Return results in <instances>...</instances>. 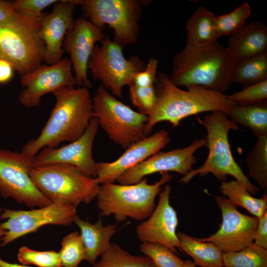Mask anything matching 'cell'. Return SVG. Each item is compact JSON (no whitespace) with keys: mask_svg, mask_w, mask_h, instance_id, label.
Segmentation results:
<instances>
[{"mask_svg":"<svg viewBox=\"0 0 267 267\" xmlns=\"http://www.w3.org/2000/svg\"><path fill=\"white\" fill-rule=\"evenodd\" d=\"M55 104L40 135L29 140L21 150L34 157L44 147H57L72 142L86 131L93 117L92 98L85 87H65L52 93Z\"/></svg>","mask_w":267,"mask_h":267,"instance_id":"obj_1","label":"cell"},{"mask_svg":"<svg viewBox=\"0 0 267 267\" xmlns=\"http://www.w3.org/2000/svg\"><path fill=\"white\" fill-rule=\"evenodd\" d=\"M154 87L157 100L152 112L148 116L146 136L159 122H169L173 127H176L181 120L191 115L216 111L227 114L237 105L223 93L195 86L182 89L164 73L157 76Z\"/></svg>","mask_w":267,"mask_h":267,"instance_id":"obj_2","label":"cell"},{"mask_svg":"<svg viewBox=\"0 0 267 267\" xmlns=\"http://www.w3.org/2000/svg\"><path fill=\"white\" fill-rule=\"evenodd\" d=\"M236 62L228 48L218 42L201 47L185 45L174 58L170 78L178 87L195 86L223 93L233 83Z\"/></svg>","mask_w":267,"mask_h":267,"instance_id":"obj_3","label":"cell"},{"mask_svg":"<svg viewBox=\"0 0 267 267\" xmlns=\"http://www.w3.org/2000/svg\"><path fill=\"white\" fill-rule=\"evenodd\" d=\"M201 124L207 132L206 140L208 155L204 164L196 169H192L179 181L188 182L196 175L213 174L219 180H227V176L234 177L251 194L256 195L260 189L254 185L235 161L228 140L230 130H237L239 126L228 117L225 113L216 111L204 116Z\"/></svg>","mask_w":267,"mask_h":267,"instance_id":"obj_4","label":"cell"},{"mask_svg":"<svg viewBox=\"0 0 267 267\" xmlns=\"http://www.w3.org/2000/svg\"><path fill=\"white\" fill-rule=\"evenodd\" d=\"M161 174L160 179L153 184H149L144 178L132 184L100 185L96 198L100 216L113 215L119 222L128 218L138 221L147 219L156 207L155 199L162 189V185L173 177L168 172Z\"/></svg>","mask_w":267,"mask_h":267,"instance_id":"obj_5","label":"cell"},{"mask_svg":"<svg viewBox=\"0 0 267 267\" xmlns=\"http://www.w3.org/2000/svg\"><path fill=\"white\" fill-rule=\"evenodd\" d=\"M30 177L37 189L52 203L77 207L96 198L100 185L77 167L54 164L33 167Z\"/></svg>","mask_w":267,"mask_h":267,"instance_id":"obj_6","label":"cell"},{"mask_svg":"<svg viewBox=\"0 0 267 267\" xmlns=\"http://www.w3.org/2000/svg\"><path fill=\"white\" fill-rule=\"evenodd\" d=\"M44 15L25 14L14 22L0 24V57L10 62L20 77L44 61L45 46L40 34Z\"/></svg>","mask_w":267,"mask_h":267,"instance_id":"obj_7","label":"cell"},{"mask_svg":"<svg viewBox=\"0 0 267 267\" xmlns=\"http://www.w3.org/2000/svg\"><path fill=\"white\" fill-rule=\"evenodd\" d=\"M93 117L115 143L126 149L146 137L148 116L133 110L99 86L92 97Z\"/></svg>","mask_w":267,"mask_h":267,"instance_id":"obj_8","label":"cell"},{"mask_svg":"<svg viewBox=\"0 0 267 267\" xmlns=\"http://www.w3.org/2000/svg\"><path fill=\"white\" fill-rule=\"evenodd\" d=\"M81 6L85 16L102 29L107 25L113 30V41L122 46L134 44L139 34L141 7L135 0H72Z\"/></svg>","mask_w":267,"mask_h":267,"instance_id":"obj_9","label":"cell"},{"mask_svg":"<svg viewBox=\"0 0 267 267\" xmlns=\"http://www.w3.org/2000/svg\"><path fill=\"white\" fill-rule=\"evenodd\" d=\"M144 67L137 56L126 59L123 46L107 37L95 45L88 64L93 79L101 81L119 98L122 96L123 88L132 85L135 75Z\"/></svg>","mask_w":267,"mask_h":267,"instance_id":"obj_10","label":"cell"},{"mask_svg":"<svg viewBox=\"0 0 267 267\" xmlns=\"http://www.w3.org/2000/svg\"><path fill=\"white\" fill-rule=\"evenodd\" d=\"M33 157L0 147V193L29 207H43L52 202L35 186L30 172Z\"/></svg>","mask_w":267,"mask_h":267,"instance_id":"obj_11","label":"cell"},{"mask_svg":"<svg viewBox=\"0 0 267 267\" xmlns=\"http://www.w3.org/2000/svg\"><path fill=\"white\" fill-rule=\"evenodd\" d=\"M76 208L71 205L51 203L31 210L4 209L0 216L1 219L6 220L0 224V227L5 231L1 237L0 245L5 246L44 225H70L77 215Z\"/></svg>","mask_w":267,"mask_h":267,"instance_id":"obj_12","label":"cell"},{"mask_svg":"<svg viewBox=\"0 0 267 267\" xmlns=\"http://www.w3.org/2000/svg\"><path fill=\"white\" fill-rule=\"evenodd\" d=\"M215 199L222 212L220 228L209 237L196 239L214 243L222 253L239 251L252 244L259 219L241 213L224 196H217Z\"/></svg>","mask_w":267,"mask_h":267,"instance_id":"obj_13","label":"cell"},{"mask_svg":"<svg viewBox=\"0 0 267 267\" xmlns=\"http://www.w3.org/2000/svg\"><path fill=\"white\" fill-rule=\"evenodd\" d=\"M24 89L18 100L24 106L33 108L39 105L45 94L65 87H77L71 61L62 58L52 65L41 64L29 73L20 77Z\"/></svg>","mask_w":267,"mask_h":267,"instance_id":"obj_14","label":"cell"},{"mask_svg":"<svg viewBox=\"0 0 267 267\" xmlns=\"http://www.w3.org/2000/svg\"><path fill=\"white\" fill-rule=\"evenodd\" d=\"M97 119L92 117L83 134L76 140L60 147L42 149L33 159V167L54 164L70 165L87 176L96 178L97 163L92 149L98 130Z\"/></svg>","mask_w":267,"mask_h":267,"instance_id":"obj_15","label":"cell"},{"mask_svg":"<svg viewBox=\"0 0 267 267\" xmlns=\"http://www.w3.org/2000/svg\"><path fill=\"white\" fill-rule=\"evenodd\" d=\"M206 145V138L197 139L185 147L159 152L124 173L117 181L120 184H132L139 182L146 176L169 171L184 176L197 163L195 152Z\"/></svg>","mask_w":267,"mask_h":267,"instance_id":"obj_16","label":"cell"},{"mask_svg":"<svg viewBox=\"0 0 267 267\" xmlns=\"http://www.w3.org/2000/svg\"><path fill=\"white\" fill-rule=\"evenodd\" d=\"M105 37L102 29L84 17L76 18L65 36L63 47L70 55L77 86L92 87L88 75L89 62L95 45Z\"/></svg>","mask_w":267,"mask_h":267,"instance_id":"obj_17","label":"cell"},{"mask_svg":"<svg viewBox=\"0 0 267 267\" xmlns=\"http://www.w3.org/2000/svg\"><path fill=\"white\" fill-rule=\"evenodd\" d=\"M171 191V186L166 184L159 194L154 210L137 226L136 233L141 242L159 243L178 254L177 249L181 251L176 231L178 221L176 211L170 204Z\"/></svg>","mask_w":267,"mask_h":267,"instance_id":"obj_18","label":"cell"},{"mask_svg":"<svg viewBox=\"0 0 267 267\" xmlns=\"http://www.w3.org/2000/svg\"><path fill=\"white\" fill-rule=\"evenodd\" d=\"M168 131L162 130L135 142L117 160L97 163L96 177L100 185L114 183L124 173L160 152L170 141Z\"/></svg>","mask_w":267,"mask_h":267,"instance_id":"obj_19","label":"cell"},{"mask_svg":"<svg viewBox=\"0 0 267 267\" xmlns=\"http://www.w3.org/2000/svg\"><path fill=\"white\" fill-rule=\"evenodd\" d=\"M75 6L72 0H58L52 11L43 17L40 34L44 44V61L46 64H54L62 59L65 52L63 42L74 26Z\"/></svg>","mask_w":267,"mask_h":267,"instance_id":"obj_20","label":"cell"},{"mask_svg":"<svg viewBox=\"0 0 267 267\" xmlns=\"http://www.w3.org/2000/svg\"><path fill=\"white\" fill-rule=\"evenodd\" d=\"M226 47L238 61L267 52V27L262 22L251 21L230 36Z\"/></svg>","mask_w":267,"mask_h":267,"instance_id":"obj_21","label":"cell"},{"mask_svg":"<svg viewBox=\"0 0 267 267\" xmlns=\"http://www.w3.org/2000/svg\"><path fill=\"white\" fill-rule=\"evenodd\" d=\"M73 222L79 227L86 250V260L93 265L97 258L108 249L110 240L118 231L117 223L103 225L99 218L94 223L84 221L76 215Z\"/></svg>","mask_w":267,"mask_h":267,"instance_id":"obj_22","label":"cell"},{"mask_svg":"<svg viewBox=\"0 0 267 267\" xmlns=\"http://www.w3.org/2000/svg\"><path fill=\"white\" fill-rule=\"evenodd\" d=\"M216 15L203 6L197 8L186 23V45L201 47L218 42L215 28Z\"/></svg>","mask_w":267,"mask_h":267,"instance_id":"obj_23","label":"cell"},{"mask_svg":"<svg viewBox=\"0 0 267 267\" xmlns=\"http://www.w3.org/2000/svg\"><path fill=\"white\" fill-rule=\"evenodd\" d=\"M181 251L190 256L200 267H223L222 253L214 243L202 242L183 232H177Z\"/></svg>","mask_w":267,"mask_h":267,"instance_id":"obj_24","label":"cell"},{"mask_svg":"<svg viewBox=\"0 0 267 267\" xmlns=\"http://www.w3.org/2000/svg\"><path fill=\"white\" fill-rule=\"evenodd\" d=\"M238 125L250 129L258 137L267 134V101L250 105H237L226 114Z\"/></svg>","mask_w":267,"mask_h":267,"instance_id":"obj_25","label":"cell"},{"mask_svg":"<svg viewBox=\"0 0 267 267\" xmlns=\"http://www.w3.org/2000/svg\"><path fill=\"white\" fill-rule=\"evenodd\" d=\"M220 189L232 203L243 207L258 219L267 211V194L255 198L237 180L222 181Z\"/></svg>","mask_w":267,"mask_h":267,"instance_id":"obj_26","label":"cell"},{"mask_svg":"<svg viewBox=\"0 0 267 267\" xmlns=\"http://www.w3.org/2000/svg\"><path fill=\"white\" fill-rule=\"evenodd\" d=\"M267 80V52L236 62L232 83L245 87Z\"/></svg>","mask_w":267,"mask_h":267,"instance_id":"obj_27","label":"cell"},{"mask_svg":"<svg viewBox=\"0 0 267 267\" xmlns=\"http://www.w3.org/2000/svg\"><path fill=\"white\" fill-rule=\"evenodd\" d=\"M91 267H157L144 255H134L116 243H111L100 260Z\"/></svg>","mask_w":267,"mask_h":267,"instance_id":"obj_28","label":"cell"},{"mask_svg":"<svg viewBox=\"0 0 267 267\" xmlns=\"http://www.w3.org/2000/svg\"><path fill=\"white\" fill-rule=\"evenodd\" d=\"M245 161L249 176L257 183L258 187L267 194V134L257 137Z\"/></svg>","mask_w":267,"mask_h":267,"instance_id":"obj_29","label":"cell"},{"mask_svg":"<svg viewBox=\"0 0 267 267\" xmlns=\"http://www.w3.org/2000/svg\"><path fill=\"white\" fill-rule=\"evenodd\" d=\"M223 267H267V249L253 243L236 252L222 253Z\"/></svg>","mask_w":267,"mask_h":267,"instance_id":"obj_30","label":"cell"},{"mask_svg":"<svg viewBox=\"0 0 267 267\" xmlns=\"http://www.w3.org/2000/svg\"><path fill=\"white\" fill-rule=\"evenodd\" d=\"M251 14L250 4L243 2L230 12L216 16L215 28L218 38L236 33L245 25Z\"/></svg>","mask_w":267,"mask_h":267,"instance_id":"obj_31","label":"cell"},{"mask_svg":"<svg viewBox=\"0 0 267 267\" xmlns=\"http://www.w3.org/2000/svg\"><path fill=\"white\" fill-rule=\"evenodd\" d=\"M58 253L62 267H78L86 259V250L81 234L74 231L65 236Z\"/></svg>","mask_w":267,"mask_h":267,"instance_id":"obj_32","label":"cell"},{"mask_svg":"<svg viewBox=\"0 0 267 267\" xmlns=\"http://www.w3.org/2000/svg\"><path fill=\"white\" fill-rule=\"evenodd\" d=\"M140 250L157 267H181L183 261L166 246L156 243L142 242Z\"/></svg>","mask_w":267,"mask_h":267,"instance_id":"obj_33","label":"cell"},{"mask_svg":"<svg viewBox=\"0 0 267 267\" xmlns=\"http://www.w3.org/2000/svg\"><path fill=\"white\" fill-rule=\"evenodd\" d=\"M17 259L24 265H34L39 267H62L58 253L53 250L36 251L28 247L19 248Z\"/></svg>","mask_w":267,"mask_h":267,"instance_id":"obj_34","label":"cell"},{"mask_svg":"<svg viewBox=\"0 0 267 267\" xmlns=\"http://www.w3.org/2000/svg\"><path fill=\"white\" fill-rule=\"evenodd\" d=\"M129 96L139 112L147 116L151 113L157 100L154 86L140 87L132 85L129 87Z\"/></svg>","mask_w":267,"mask_h":267,"instance_id":"obj_35","label":"cell"},{"mask_svg":"<svg viewBox=\"0 0 267 267\" xmlns=\"http://www.w3.org/2000/svg\"><path fill=\"white\" fill-rule=\"evenodd\" d=\"M237 105L246 106L258 103L267 98V80L245 87L242 90L227 95Z\"/></svg>","mask_w":267,"mask_h":267,"instance_id":"obj_36","label":"cell"},{"mask_svg":"<svg viewBox=\"0 0 267 267\" xmlns=\"http://www.w3.org/2000/svg\"><path fill=\"white\" fill-rule=\"evenodd\" d=\"M57 0H16L12 1L13 9L16 11L27 14L41 16L43 11L51 5L55 4Z\"/></svg>","mask_w":267,"mask_h":267,"instance_id":"obj_37","label":"cell"},{"mask_svg":"<svg viewBox=\"0 0 267 267\" xmlns=\"http://www.w3.org/2000/svg\"><path fill=\"white\" fill-rule=\"evenodd\" d=\"M158 67L157 60L150 58L144 68L135 75L133 85L140 87L154 86L157 76Z\"/></svg>","mask_w":267,"mask_h":267,"instance_id":"obj_38","label":"cell"},{"mask_svg":"<svg viewBox=\"0 0 267 267\" xmlns=\"http://www.w3.org/2000/svg\"><path fill=\"white\" fill-rule=\"evenodd\" d=\"M25 14L15 10L11 1L0 0V24L14 22L22 18Z\"/></svg>","mask_w":267,"mask_h":267,"instance_id":"obj_39","label":"cell"},{"mask_svg":"<svg viewBox=\"0 0 267 267\" xmlns=\"http://www.w3.org/2000/svg\"><path fill=\"white\" fill-rule=\"evenodd\" d=\"M254 243L267 249V211L259 219L254 239Z\"/></svg>","mask_w":267,"mask_h":267,"instance_id":"obj_40","label":"cell"},{"mask_svg":"<svg viewBox=\"0 0 267 267\" xmlns=\"http://www.w3.org/2000/svg\"><path fill=\"white\" fill-rule=\"evenodd\" d=\"M15 72L10 62L0 57V85L9 82L13 79Z\"/></svg>","mask_w":267,"mask_h":267,"instance_id":"obj_41","label":"cell"},{"mask_svg":"<svg viewBox=\"0 0 267 267\" xmlns=\"http://www.w3.org/2000/svg\"><path fill=\"white\" fill-rule=\"evenodd\" d=\"M0 267H31L27 265L12 264L3 261L0 258Z\"/></svg>","mask_w":267,"mask_h":267,"instance_id":"obj_42","label":"cell"},{"mask_svg":"<svg viewBox=\"0 0 267 267\" xmlns=\"http://www.w3.org/2000/svg\"><path fill=\"white\" fill-rule=\"evenodd\" d=\"M196 265L191 260H187L183 261V263L181 267H196Z\"/></svg>","mask_w":267,"mask_h":267,"instance_id":"obj_43","label":"cell"},{"mask_svg":"<svg viewBox=\"0 0 267 267\" xmlns=\"http://www.w3.org/2000/svg\"><path fill=\"white\" fill-rule=\"evenodd\" d=\"M1 213H2V209L1 207H0V216ZM5 231L0 227V237H2L5 234Z\"/></svg>","mask_w":267,"mask_h":267,"instance_id":"obj_44","label":"cell"}]
</instances>
